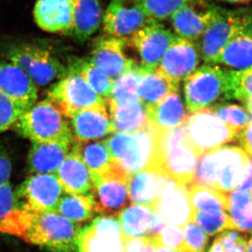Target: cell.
I'll return each instance as SVG.
<instances>
[{
	"instance_id": "1",
	"label": "cell",
	"mask_w": 252,
	"mask_h": 252,
	"mask_svg": "<svg viewBox=\"0 0 252 252\" xmlns=\"http://www.w3.org/2000/svg\"><path fill=\"white\" fill-rule=\"evenodd\" d=\"M82 228L57 212H33L15 207L0 223V232L52 252H74Z\"/></svg>"
},
{
	"instance_id": "2",
	"label": "cell",
	"mask_w": 252,
	"mask_h": 252,
	"mask_svg": "<svg viewBox=\"0 0 252 252\" xmlns=\"http://www.w3.org/2000/svg\"><path fill=\"white\" fill-rule=\"evenodd\" d=\"M105 142L114 163L129 176L144 171L160 172V131L150 122L136 132H114Z\"/></svg>"
},
{
	"instance_id": "3",
	"label": "cell",
	"mask_w": 252,
	"mask_h": 252,
	"mask_svg": "<svg viewBox=\"0 0 252 252\" xmlns=\"http://www.w3.org/2000/svg\"><path fill=\"white\" fill-rule=\"evenodd\" d=\"M249 159L250 156L236 145L206 153L197 162L192 184L227 194L235 190Z\"/></svg>"
},
{
	"instance_id": "4",
	"label": "cell",
	"mask_w": 252,
	"mask_h": 252,
	"mask_svg": "<svg viewBox=\"0 0 252 252\" xmlns=\"http://www.w3.org/2000/svg\"><path fill=\"white\" fill-rule=\"evenodd\" d=\"M184 96L189 114L233 99V70L205 64L184 80Z\"/></svg>"
},
{
	"instance_id": "5",
	"label": "cell",
	"mask_w": 252,
	"mask_h": 252,
	"mask_svg": "<svg viewBox=\"0 0 252 252\" xmlns=\"http://www.w3.org/2000/svg\"><path fill=\"white\" fill-rule=\"evenodd\" d=\"M14 127L20 135L32 143L74 141L66 118L48 98L36 102L25 111Z\"/></svg>"
},
{
	"instance_id": "6",
	"label": "cell",
	"mask_w": 252,
	"mask_h": 252,
	"mask_svg": "<svg viewBox=\"0 0 252 252\" xmlns=\"http://www.w3.org/2000/svg\"><path fill=\"white\" fill-rule=\"evenodd\" d=\"M199 155L189 141L186 125L160 131V172L190 186L198 162Z\"/></svg>"
},
{
	"instance_id": "7",
	"label": "cell",
	"mask_w": 252,
	"mask_h": 252,
	"mask_svg": "<svg viewBox=\"0 0 252 252\" xmlns=\"http://www.w3.org/2000/svg\"><path fill=\"white\" fill-rule=\"evenodd\" d=\"M252 14L243 10L220 9L214 21L197 41L205 64H216L220 53L230 41L250 24Z\"/></svg>"
},
{
	"instance_id": "8",
	"label": "cell",
	"mask_w": 252,
	"mask_h": 252,
	"mask_svg": "<svg viewBox=\"0 0 252 252\" xmlns=\"http://www.w3.org/2000/svg\"><path fill=\"white\" fill-rule=\"evenodd\" d=\"M185 125L189 141L199 157L235 141L239 135L237 130L220 121L209 108L189 114Z\"/></svg>"
},
{
	"instance_id": "9",
	"label": "cell",
	"mask_w": 252,
	"mask_h": 252,
	"mask_svg": "<svg viewBox=\"0 0 252 252\" xmlns=\"http://www.w3.org/2000/svg\"><path fill=\"white\" fill-rule=\"evenodd\" d=\"M48 99L52 100L66 119L88 108L107 105L89 84L75 72H70L51 88Z\"/></svg>"
},
{
	"instance_id": "10",
	"label": "cell",
	"mask_w": 252,
	"mask_h": 252,
	"mask_svg": "<svg viewBox=\"0 0 252 252\" xmlns=\"http://www.w3.org/2000/svg\"><path fill=\"white\" fill-rule=\"evenodd\" d=\"M177 36L161 22H152L126 38V48L136 54L143 69H156Z\"/></svg>"
},
{
	"instance_id": "11",
	"label": "cell",
	"mask_w": 252,
	"mask_h": 252,
	"mask_svg": "<svg viewBox=\"0 0 252 252\" xmlns=\"http://www.w3.org/2000/svg\"><path fill=\"white\" fill-rule=\"evenodd\" d=\"M128 174L114 163L107 173L92 177L90 195L95 212L106 217H116L128 205Z\"/></svg>"
},
{
	"instance_id": "12",
	"label": "cell",
	"mask_w": 252,
	"mask_h": 252,
	"mask_svg": "<svg viewBox=\"0 0 252 252\" xmlns=\"http://www.w3.org/2000/svg\"><path fill=\"white\" fill-rule=\"evenodd\" d=\"M63 192L55 174H35L14 191L16 207L33 212H57Z\"/></svg>"
},
{
	"instance_id": "13",
	"label": "cell",
	"mask_w": 252,
	"mask_h": 252,
	"mask_svg": "<svg viewBox=\"0 0 252 252\" xmlns=\"http://www.w3.org/2000/svg\"><path fill=\"white\" fill-rule=\"evenodd\" d=\"M8 59L19 66L36 85H48L66 74V69L57 57L36 46L15 47L8 53Z\"/></svg>"
},
{
	"instance_id": "14",
	"label": "cell",
	"mask_w": 252,
	"mask_h": 252,
	"mask_svg": "<svg viewBox=\"0 0 252 252\" xmlns=\"http://www.w3.org/2000/svg\"><path fill=\"white\" fill-rule=\"evenodd\" d=\"M124 238L116 217L102 216L82 229L78 252H124Z\"/></svg>"
},
{
	"instance_id": "15",
	"label": "cell",
	"mask_w": 252,
	"mask_h": 252,
	"mask_svg": "<svg viewBox=\"0 0 252 252\" xmlns=\"http://www.w3.org/2000/svg\"><path fill=\"white\" fill-rule=\"evenodd\" d=\"M220 9V7L208 0H191L170 17L175 34L197 42Z\"/></svg>"
},
{
	"instance_id": "16",
	"label": "cell",
	"mask_w": 252,
	"mask_h": 252,
	"mask_svg": "<svg viewBox=\"0 0 252 252\" xmlns=\"http://www.w3.org/2000/svg\"><path fill=\"white\" fill-rule=\"evenodd\" d=\"M152 22L136 0H111L103 17V30L106 35L127 38Z\"/></svg>"
},
{
	"instance_id": "17",
	"label": "cell",
	"mask_w": 252,
	"mask_h": 252,
	"mask_svg": "<svg viewBox=\"0 0 252 252\" xmlns=\"http://www.w3.org/2000/svg\"><path fill=\"white\" fill-rule=\"evenodd\" d=\"M188 187L166 176L152 209L159 212L168 224L183 228L193 215Z\"/></svg>"
},
{
	"instance_id": "18",
	"label": "cell",
	"mask_w": 252,
	"mask_h": 252,
	"mask_svg": "<svg viewBox=\"0 0 252 252\" xmlns=\"http://www.w3.org/2000/svg\"><path fill=\"white\" fill-rule=\"evenodd\" d=\"M126 38L100 36L93 44L91 62L111 79H118L125 72L138 65L126 55Z\"/></svg>"
},
{
	"instance_id": "19",
	"label": "cell",
	"mask_w": 252,
	"mask_h": 252,
	"mask_svg": "<svg viewBox=\"0 0 252 252\" xmlns=\"http://www.w3.org/2000/svg\"><path fill=\"white\" fill-rule=\"evenodd\" d=\"M197 42L176 37L158 67L171 81L180 84L199 67Z\"/></svg>"
},
{
	"instance_id": "20",
	"label": "cell",
	"mask_w": 252,
	"mask_h": 252,
	"mask_svg": "<svg viewBox=\"0 0 252 252\" xmlns=\"http://www.w3.org/2000/svg\"><path fill=\"white\" fill-rule=\"evenodd\" d=\"M0 92L27 111L38 98L37 85L17 64L0 60Z\"/></svg>"
},
{
	"instance_id": "21",
	"label": "cell",
	"mask_w": 252,
	"mask_h": 252,
	"mask_svg": "<svg viewBox=\"0 0 252 252\" xmlns=\"http://www.w3.org/2000/svg\"><path fill=\"white\" fill-rule=\"evenodd\" d=\"M70 119V128L77 142L93 141L114 132L106 105L88 108L74 114Z\"/></svg>"
},
{
	"instance_id": "22",
	"label": "cell",
	"mask_w": 252,
	"mask_h": 252,
	"mask_svg": "<svg viewBox=\"0 0 252 252\" xmlns=\"http://www.w3.org/2000/svg\"><path fill=\"white\" fill-rule=\"evenodd\" d=\"M55 175L67 194L85 195L90 193L93 186L92 176L82 158L79 143L76 140H74L69 154Z\"/></svg>"
},
{
	"instance_id": "23",
	"label": "cell",
	"mask_w": 252,
	"mask_h": 252,
	"mask_svg": "<svg viewBox=\"0 0 252 252\" xmlns=\"http://www.w3.org/2000/svg\"><path fill=\"white\" fill-rule=\"evenodd\" d=\"M33 17L41 30L53 33H71L74 17L71 0H37Z\"/></svg>"
},
{
	"instance_id": "24",
	"label": "cell",
	"mask_w": 252,
	"mask_h": 252,
	"mask_svg": "<svg viewBox=\"0 0 252 252\" xmlns=\"http://www.w3.org/2000/svg\"><path fill=\"white\" fill-rule=\"evenodd\" d=\"M73 143H33L28 157L29 168L31 172L56 174L69 154Z\"/></svg>"
},
{
	"instance_id": "25",
	"label": "cell",
	"mask_w": 252,
	"mask_h": 252,
	"mask_svg": "<svg viewBox=\"0 0 252 252\" xmlns=\"http://www.w3.org/2000/svg\"><path fill=\"white\" fill-rule=\"evenodd\" d=\"M179 89L180 84L171 81L158 68H141L137 94L140 102L146 111L152 109L168 94Z\"/></svg>"
},
{
	"instance_id": "26",
	"label": "cell",
	"mask_w": 252,
	"mask_h": 252,
	"mask_svg": "<svg viewBox=\"0 0 252 252\" xmlns=\"http://www.w3.org/2000/svg\"><path fill=\"white\" fill-rule=\"evenodd\" d=\"M150 123L159 131H169L182 126L189 118L179 91L170 93L147 111Z\"/></svg>"
},
{
	"instance_id": "27",
	"label": "cell",
	"mask_w": 252,
	"mask_h": 252,
	"mask_svg": "<svg viewBox=\"0 0 252 252\" xmlns=\"http://www.w3.org/2000/svg\"><path fill=\"white\" fill-rule=\"evenodd\" d=\"M216 64L233 71L252 68V21L220 53Z\"/></svg>"
},
{
	"instance_id": "28",
	"label": "cell",
	"mask_w": 252,
	"mask_h": 252,
	"mask_svg": "<svg viewBox=\"0 0 252 252\" xmlns=\"http://www.w3.org/2000/svg\"><path fill=\"white\" fill-rule=\"evenodd\" d=\"M107 105L114 132H136L150 124L147 111L139 100L123 102L109 100Z\"/></svg>"
},
{
	"instance_id": "29",
	"label": "cell",
	"mask_w": 252,
	"mask_h": 252,
	"mask_svg": "<svg viewBox=\"0 0 252 252\" xmlns=\"http://www.w3.org/2000/svg\"><path fill=\"white\" fill-rule=\"evenodd\" d=\"M166 176L156 171L132 174L127 181L129 199L133 204L152 208Z\"/></svg>"
},
{
	"instance_id": "30",
	"label": "cell",
	"mask_w": 252,
	"mask_h": 252,
	"mask_svg": "<svg viewBox=\"0 0 252 252\" xmlns=\"http://www.w3.org/2000/svg\"><path fill=\"white\" fill-rule=\"evenodd\" d=\"M74 27L71 34L79 39L93 35L100 27L102 9L98 0H71Z\"/></svg>"
},
{
	"instance_id": "31",
	"label": "cell",
	"mask_w": 252,
	"mask_h": 252,
	"mask_svg": "<svg viewBox=\"0 0 252 252\" xmlns=\"http://www.w3.org/2000/svg\"><path fill=\"white\" fill-rule=\"evenodd\" d=\"M153 210L144 205L131 204L119 213V225L124 238H139L150 231Z\"/></svg>"
},
{
	"instance_id": "32",
	"label": "cell",
	"mask_w": 252,
	"mask_h": 252,
	"mask_svg": "<svg viewBox=\"0 0 252 252\" xmlns=\"http://www.w3.org/2000/svg\"><path fill=\"white\" fill-rule=\"evenodd\" d=\"M227 201L233 229L243 233L252 231V193L233 190L227 193Z\"/></svg>"
},
{
	"instance_id": "33",
	"label": "cell",
	"mask_w": 252,
	"mask_h": 252,
	"mask_svg": "<svg viewBox=\"0 0 252 252\" xmlns=\"http://www.w3.org/2000/svg\"><path fill=\"white\" fill-rule=\"evenodd\" d=\"M79 150L92 177L103 176L114 167V162L105 140L79 143Z\"/></svg>"
},
{
	"instance_id": "34",
	"label": "cell",
	"mask_w": 252,
	"mask_h": 252,
	"mask_svg": "<svg viewBox=\"0 0 252 252\" xmlns=\"http://www.w3.org/2000/svg\"><path fill=\"white\" fill-rule=\"evenodd\" d=\"M57 212L77 224L89 221L96 214L90 193L85 195L66 193V195L62 196L57 206Z\"/></svg>"
},
{
	"instance_id": "35",
	"label": "cell",
	"mask_w": 252,
	"mask_h": 252,
	"mask_svg": "<svg viewBox=\"0 0 252 252\" xmlns=\"http://www.w3.org/2000/svg\"><path fill=\"white\" fill-rule=\"evenodd\" d=\"M79 74L91 88L100 95V97L108 101L112 94L114 79L98 69L91 61H82L72 67L71 71Z\"/></svg>"
},
{
	"instance_id": "36",
	"label": "cell",
	"mask_w": 252,
	"mask_h": 252,
	"mask_svg": "<svg viewBox=\"0 0 252 252\" xmlns=\"http://www.w3.org/2000/svg\"><path fill=\"white\" fill-rule=\"evenodd\" d=\"M188 189L193 212L209 210H224L228 212L227 194L193 184L189 186Z\"/></svg>"
},
{
	"instance_id": "37",
	"label": "cell",
	"mask_w": 252,
	"mask_h": 252,
	"mask_svg": "<svg viewBox=\"0 0 252 252\" xmlns=\"http://www.w3.org/2000/svg\"><path fill=\"white\" fill-rule=\"evenodd\" d=\"M192 221L209 236H215L224 231L233 229L230 217L224 210L197 211L192 215Z\"/></svg>"
},
{
	"instance_id": "38",
	"label": "cell",
	"mask_w": 252,
	"mask_h": 252,
	"mask_svg": "<svg viewBox=\"0 0 252 252\" xmlns=\"http://www.w3.org/2000/svg\"><path fill=\"white\" fill-rule=\"evenodd\" d=\"M141 67L139 65L129 69L114 80L112 94L108 100L114 102L139 100L137 90L140 81Z\"/></svg>"
},
{
	"instance_id": "39",
	"label": "cell",
	"mask_w": 252,
	"mask_h": 252,
	"mask_svg": "<svg viewBox=\"0 0 252 252\" xmlns=\"http://www.w3.org/2000/svg\"><path fill=\"white\" fill-rule=\"evenodd\" d=\"M220 121L240 132L252 120L251 115L245 108L232 103H218L209 107Z\"/></svg>"
},
{
	"instance_id": "40",
	"label": "cell",
	"mask_w": 252,
	"mask_h": 252,
	"mask_svg": "<svg viewBox=\"0 0 252 252\" xmlns=\"http://www.w3.org/2000/svg\"><path fill=\"white\" fill-rule=\"evenodd\" d=\"M150 20L161 22L171 17L191 0H136Z\"/></svg>"
},
{
	"instance_id": "41",
	"label": "cell",
	"mask_w": 252,
	"mask_h": 252,
	"mask_svg": "<svg viewBox=\"0 0 252 252\" xmlns=\"http://www.w3.org/2000/svg\"><path fill=\"white\" fill-rule=\"evenodd\" d=\"M246 242L247 236L229 229L215 238L208 252H246Z\"/></svg>"
},
{
	"instance_id": "42",
	"label": "cell",
	"mask_w": 252,
	"mask_h": 252,
	"mask_svg": "<svg viewBox=\"0 0 252 252\" xmlns=\"http://www.w3.org/2000/svg\"><path fill=\"white\" fill-rule=\"evenodd\" d=\"M185 234L183 250L181 252H205L209 238L192 220L183 228Z\"/></svg>"
},
{
	"instance_id": "43",
	"label": "cell",
	"mask_w": 252,
	"mask_h": 252,
	"mask_svg": "<svg viewBox=\"0 0 252 252\" xmlns=\"http://www.w3.org/2000/svg\"><path fill=\"white\" fill-rule=\"evenodd\" d=\"M24 110L0 92V133L17 124Z\"/></svg>"
},
{
	"instance_id": "44",
	"label": "cell",
	"mask_w": 252,
	"mask_h": 252,
	"mask_svg": "<svg viewBox=\"0 0 252 252\" xmlns=\"http://www.w3.org/2000/svg\"><path fill=\"white\" fill-rule=\"evenodd\" d=\"M155 238L158 246L181 252L183 250L185 234L183 228L168 224L165 226L159 234Z\"/></svg>"
},
{
	"instance_id": "45",
	"label": "cell",
	"mask_w": 252,
	"mask_h": 252,
	"mask_svg": "<svg viewBox=\"0 0 252 252\" xmlns=\"http://www.w3.org/2000/svg\"><path fill=\"white\" fill-rule=\"evenodd\" d=\"M233 99L245 104L252 99V68L244 71H233Z\"/></svg>"
},
{
	"instance_id": "46",
	"label": "cell",
	"mask_w": 252,
	"mask_h": 252,
	"mask_svg": "<svg viewBox=\"0 0 252 252\" xmlns=\"http://www.w3.org/2000/svg\"><path fill=\"white\" fill-rule=\"evenodd\" d=\"M158 247L155 238L148 236L124 239V252H156Z\"/></svg>"
},
{
	"instance_id": "47",
	"label": "cell",
	"mask_w": 252,
	"mask_h": 252,
	"mask_svg": "<svg viewBox=\"0 0 252 252\" xmlns=\"http://www.w3.org/2000/svg\"><path fill=\"white\" fill-rule=\"evenodd\" d=\"M16 207L14 191L9 182L0 185V223Z\"/></svg>"
},
{
	"instance_id": "48",
	"label": "cell",
	"mask_w": 252,
	"mask_h": 252,
	"mask_svg": "<svg viewBox=\"0 0 252 252\" xmlns=\"http://www.w3.org/2000/svg\"><path fill=\"white\" fill-rule=\"evenodd\" d=\"M12 171V162L9 155L0 142V185L8 182Z\"/></svg>"
},
{
	"instance_id": "49",
	"label": "cell",
	"mask_w": 252,
	"mask_h": 252,
	"mask_svg": "<svg viewBox=\"0 0 252 252\" xmlns=\"http://www.w3.org/2000/svg\"><path fill=\"white\" fill-rule=\"evenodd\" d=\"M238 140H239L242 149L252 157V119L245 128L239 132Z\"/></svg>"
},
{
	"instance_id": "50",
	"label": "cell",
	"mask_w": 252,
	"mask_h": 252,
	"mask_svg": "<svg viewBox=\"0 0 252 252\" xmlns=\"http://www.w3.org/2000/svg\"><path fill=\"white\" fill-rule=\"evenodd\" d=\"M153 210V209H152ZM167 222L164 218L162 217V215L159 212L153 210L152 217H151V222H150V231L148 233V237L150 238H156L160 232L162 231V228L166 226Z\"/></svg>"
},
{
	"instance_id": "51",
	"label": "cell",
	"mask_w": 252,
	"mask_h": 252,
	"mask_svg": "<svg viewBox=\"0 0 252 252\" xmlns=\"http://www.w3.org/2000/svg\"><path fill=\"white\" fill-rule=\"evenodd\" d=\"M235 190L245 191L252 193V158L251 157Z\"/></svg>"
},
{
	"instance_id": "52",
	"label": "cell",
	"mask_w": 252,
	"mask_h": 252,
	"mask_svg": "<svg viewBox=\"0 0 252 252\" xmlns=\"http://www.w3.org/2000/svg\"><path fill=\"white\" fill-rule=\"evenodd\" d=\"M220 2H228L231 4H247L250 2L252 0H217Z\"/></svg>"
},
{
	"instance_id": "53",
	"label": "cell",
	"mask_w": 252,
	"mask_h": 252,
	"mask_svg": "<svg viewBox=\"0 0 252 252\" xmlns=\"http://www.w3.org/2000/svg\"><path fill=\"white\" fill-rule=\"evenodd\" d=\"M246 252H252V233L248 238L247 237Z\"/></svg>"
},
{
	"instance_id": "54",
	"label": "cell",
	"mask_w": 252,
	"mask_h": 252,
	"mask_svg": "<svg viewBox=\"0 0 252 252\" xmlns=\"http://www.w3.org/2000/svg\"><path fill=\"white\" fill-rule=\"evenodd\" d=\"M244 105H245L246 109H247V110H248V113H249L251 116L252 117V99L248 100V101H247V102H246Z\"/></svg>"
},
{
	"instance_id": "55",
	"label": "cell",
	"mask_w": 252,
	"mask_h": 252,
	"mask_svg": "<svg viewBox=\"0 0 252 252\" xmlns=\"http://www.w3.org/2000/svg\"><path fill=\"white\" fill-rule=\"evenodd\" d=\"M156 252H177V251L171 250V249H167V248H163L162 246H159L158 248H157V250H156Z\"/></svg>"
}]
</instances>
